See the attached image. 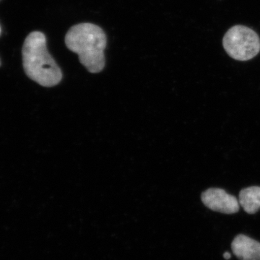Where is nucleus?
<instances>
[{"mask_svg":"<svg viewBox=\"0 0 260 260\" xmlns=\"http://www.w3.org/2000/svg\"><path fill=\"white\" fill-rule=\"evenodd\" d=\"M107 44L105 32L93 23L77 24L65 36L67 47L78 54L80 63L90 73H99L104 70Z\"/></svg>","mask_w":260,"mask_h":260,"instance_id":"nucleus-1","label":"nucleus"},{"mask_svg":"<svg viewBox=\"0 0 260 260\" xmlns=\"http://www.w3.org/2000/svg\"><path fill=\"white\" fill-rule=\"evenodd\" d=\"M23 68L25 74L44 87L58 85L62 73L47 48V39L40 31H34L25 39L23 49Z\"/></svg>","mask_w":260,"mask_h":260,"instance_id":"nucleus-2","label":"nucleus"},{"mask_svg":"<svg viewBox=\"0 0 260 260\" xmlns=\"http://www.w3.org/2000/svg\"><path fill=\"white\" fill-rule=\"evenodd\" d=\"M223 44L228 54L236 60H249L260 51L259 36L244 25H236L229 29L223 38Z\"/></svg>","mask_w":260,"mask_h":260,"instance_id":"nucleus-3","label":"nucleus"},{"mask_svg":"<svg viewBox=\"0 0 260 260\" xmlns=\"http://www.w3.org/2000/svg\"><path fill=\"white\" fill-rule=\"evenodd\" d=\"M201 200L207 208L219 213L234 214L240 208L239 200L236 197L219 188L207 189L202 194Z\"/></svg>","mask_w":260,"mask_h":260,"instance_id":"nucleus-4","label":"nucleus"},{"mask_svg":"<svg viewBox=\"0 0 260 260\" xmlns=\"http://www.w3.org/2000/svg\"><path fill=\"white\" fill-rule=\"evenodd\" d=\"M232 249L240 260H260V243L243 234L235 237Z\"/></svg>","mask_w":260,"mask_h":260,"instance_id":"nucleus-5","label":"nucleus"},{"mask_svg":"<svg viewBox=\"0 0 260 260\" xmlns=\"http://www.w3.org/2000/svg\"><path fill=\"white\" fill-rule=\"evenodd\" d=\"M239 205L248 214L257 213L260 210V186H249L239 193Z\"/></svg>","mask_w":260,"mask_h":260,"instance_id":"nucleus-6","label":"nucleus"},{"mask_svg":"<svg viewBox=\"0 0 260 260\" xmlns=\"http://www.w3.org/2000/svg\"><path fill=\"white\" fill-rule=\"evenodd\" d=\"M223 257H224V259L228 260V259H231V257H232V255H231L230 253L228 252V251H226V252L224 253Z\"/></svg>","mask_w":260,"mask_h":260,"instance_id":"nucleus-7","label":"nucleus"},{"mask_svg":"<svg viewBox=\"0 0 260 260\" xmlns=\"http://www.w3.org/2000/svg\"><path fill=\"white\" fill-rule=\"evenodd\" d=\"M0 34H1V27H0Z\"/></svg>","mask_w":260,"mask_h":260,"instance_id":"nucleus-8","label":"nucleus"}]
</instances>
